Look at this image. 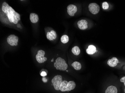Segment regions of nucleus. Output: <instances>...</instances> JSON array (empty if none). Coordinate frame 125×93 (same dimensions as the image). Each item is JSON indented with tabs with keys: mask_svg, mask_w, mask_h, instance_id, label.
Listing matches in <instances>:
<instances>
[{
	"mask_svg": "<svg viewBox=\"0 0 125 93\" xmlns=\"http://www.w3.org/2000/svg\"><path fill=\"white\" fill-rule=\"evenodd\" d=\"M96 52V47L92 45H90L86 50V52L87 54L90 55L93 54Z\"/></svg>",
	"mask_w": 125,
	"mask_h": 93,
	"instance_id": "nucleus-11",
	"label": "nucleus"
},
{
	"mask_svg": "<svg viewBox=\"0 0 125 93\" xmlns=\"http://www.w3.org/2000/svg\"><path fill=\"white\" fill-rule=\"evenodd\" d=\"M117 88L112 85L108 87L105 91V93H117Z\"/></svg>",
	"mask_w": 125,
	"mask_h": 93,
	"instance_id": "nucleus-13",
	"label": "nucleus"
},
{
	"mask_svg": "<svg viewBox=\"0 0 125 93\" xmlns=\"http://www.w3.org/2000/svg\"><path fill=\"white\" fill-rule=\"evenodd\" d=\"M69 41V38L68 35H64L61 37V41L62 43H67Z\"/></svg>",
	"mask_w": 125,
	"mask_h": 93,
	"instance_id": "nucleus-18",
	"label": "nucleus"
},
{
	"mask_svg": "<svg viewBox=\"0 0 125 93\" xmlns=\"http://www.w3.org/2000/svg\"><path fill=\"white\" fill-rule=\"evenodd\" d=\"M17 27L18 28H20L21 29L22 28V27L21 26L20 24H17Z\"/></svg>",
	"mask_w": 125,
	"mask_h": 93,
	"instance_id": "nucleus-23",
	"label": "nucleus"
},
{
	"mask_svg": "<svg viewBox=\"0 0 125 93\" xmlns=\"http://www.w3.org/2000/svg\"><path fill=\"white\" fill-rule=\"evenodd\" d=\"M72 66L76 70H79L81 68V65L78 61H75L72 64Z\"/></svg>",
	"mask_w": 125,
	"mask_h": 93,
	"instance_id": "nucleus-17",
	"label": "nucleus"
},
{
	"mask_svg": "<svg viewBox=\"0 0 125 93\" xmlns=\"http://www.w3.org/2000/svg\"><path fill=\"white\" fill-rule=\"evenodd\" d=\"M54 61V59H52V60H51V62H53V61Z\"/></svg>",
	"mask_w": 125,
	"mask_h": 93,
	"instance_id": "nucleus-24",
	"label": "nucleus"
},
{
	"mask_svg": "<svg viewBox=\"0 0 125 93\" xmlns=\"http://www.w3.org/2000/svg\"><path fill=\"white\" fill-rule=\"evenodd\" d=\"M54 66L57 70H60L62 71L66 70L68 65L66 64L65 60L61 57H58L54 63Z\"/></svg>",
	"mask_w": 125,
	"mask_h": 93,
	"instance_id": "nucleus-2",
	"label": "nucleus"
},
{
	"mask_svg": "<svg viewBox=\"0 0 125 93\" xmlns=\"http://www.w3.org/2000/svg\"><path fill=\"white\" fill-rule=\"evenodd\" d=\"M42 81H43L44 83H46L47 82V79L46 78H45V77H43L42 78Z\"/></svg>",
	"mask_w": 125,
	"mask_h": 93,
	"instance_id": "nucleus-22",
	"label": "nucleus"
},
{
	"mask_svg": "<svg viewBox=\"0 0 125 93\" xmlns=\"http://www.w3.org/2000/svg\"><path fill=\"white\" fill-rule=\"evenodd\" d=\"M77 11V8L75 5H70L67 7V12L70 16H74Z\"/></svg>",
	"mask_w": 125,
	"mask_h": 93,
	"instance_id": "nucleus-7",
	"label": "nucleus"
},
{
	"mask_svg": "<svg viewBox=\"0 0 125 93\" xmlns=\"http://www.w3.org/2000/svg\"><path fill=\"white\" fill-rule=\"evenodd\" d=\"M47 38L50 41L55 39L57 38V34L55 31L52 30L50 32H48L47 34Z\"/></svg>",
	"mask_w": 125,
	"mask_h": 93,
	"instance_id": "nucleus-10",
	"label": "nucleus"
},
{
	"mask_svg": "<svg viewBox=\"0 0 125 93\" xmlns=\"http://www.w3.org/2000/svg\"><path fill=\"white\" fill-rule=\"evenodd\" d=\"M40 75H41V76H42V77H44L47 75V73L46 72H45V71H43V72H42L41 73H40Z\"/></svg>",
	"mask_w": 125,
	"mask_h": 93,
	"instance_id": "nucleus-20",
	"label": "nucleus"
},
{
	"mask_svg": "<svg viewBox=\"0 0 125 93\" xmlns=\"http://www.w3.org/2000/svg\"><path fill=\"white\" fill-rule=\"evenodd\" d=\"M76 86V84L73 81H69L68 83V85L67 86V91H70L73 90Z\"/></svg>",
	"mask_w": 125,
	"mask_h": 93,
	"instance_id": "nucleus-14",
	"label": "nucleus"
},
{
	"mask_svg": "<svg viewBox=\"0 0 125 93\" xmlns=\"http://www.w3.org/2000/svg\"><path fill=\"white\" fill-rule=\"evenodd\" d=\"M2 9V11L7 14L10 22L17 24L18 21L20 20V15L18 13L15 11L11 7L5 2L3 3Z\"/></svg>",
	"mask_w": 125,
	"mask_h": 93,
	"instance_id": "nucleus-1",
	"label": "nucleus"
},
{
	"mask_svg": "<svg viewBox=\"0 0 125 93\" xmlns=\"http://www.w3.org/2000/svg\"><path fill=\"white\" fill-rule=\"evenodd\" d=\"M52 83L55 89L57 91L60 90V86L62 82V78L61 75H56L52 79Z\"/></svg>",
	"mask_w": 125,
	"mask_h": 93,
	"instance_id": "nucleus-3",
	"label": "nucleus"
},
{
	"mask_svg": "<svg viewBox=\"0 0 125 93\" xmlns=\"http://www.w3.org/2000/svg\"><path fill=\"white\" fill-rule=\"evenodd\" d=\"M68 83L67 81H64L62 82L60 87V90L61 91H67L66 87Z\"/></svg>",
	"mask_w": 125,
	"mask_h": 93,
	"instance_id": "nucleus-15",
	"label": "nucleus"
},
{
	"mask_svg": "<svg viewBox=\"0 0 125 93\" xmlns=\"http://www.w3.org/2000/svg\"><path fill=\"white\" fill-rule=\"evenodd\" d=\"M30 19L32 23H36L38 21L39 17L36 13H32L30 14Z\"/></svg>",
	"mask_w": 125,
	"mask_h": 93,
	"instance_id": "nucleus-12",
	"label": "nucleus"
},
{
	"mask_svg": "<svg viewBox=\"0 0 125 93\" xmlns=\"http://www.w3.org/2000/svg\"><path fill=\"white\" fill-rule=\"evenodd\" d=\"M45 52L42 50H39L38 52V54L36 56V60L40 63H44L47 60L46 57H44Z\"/></svg>",
	"mask_w": 125,
	"mask_h": 93,
	"instance_id": "nucleus-4",
	"label": "nucleus"
},
{
	"mask_svg": "<svg viewBox=\"0 0 125 93\" xmlns=\"http://www.w3.org/2000/svg\"><path fill=\"white\" fill-rule=\"evenodd\" d=\"M72 52L75 55L78 56L80 54L81 52L80 49L78 46H75L72 48Z\"/></svg>",
	"mask_w": 125,
	"mask_h": 93,
	"instance_id": "nucleus-16",
	"label": "nucleus"
},
{
	"mask_svg": "<svg viewBox=\"0 0 125 93\" xmlns=\"http://www.w3.org/2000/svg\"><path fill=\"white\" fill-rule=\"evenodd\" d=\"M109 4L107 3V2H103L102 3V8L103 9H105V10L108 9L109 8Z\"/></svg>",
	"mask_w": 125,
	"mask_h": 93,
	"instance_id": "nucleus-19",
	"label": "nucleus"
},
{
	"mask_svg": "<svg viewBox=\"0 0 125 93\" xmlns=\"http://www.w3.org/2000/svg\"><path fill=\"white\" fill-rule=\"evenodd\" d=\"M120 82H123L124 83V86H125V76L123 77L120 79Z\"/></svg>",
	"mask_w": 125,
	"mask_h": 93,
	"instance_id": "nucleus-21",
	"label": "nucleus"
},
{
	"mask_svg": "<svg viewBox=\"0 0 125 93\" xmlns=\"http://www.w3.org/2000/svg\"><path fill=\"white\" fill-rule=\"evenodd\" d=\"M119 63V60L116 57H112L111 59L108 60L107 63L109 66L111 67H114L117 66Z\"/></svg>",
	"mask_w": 125,
	"mask_h": 93,
	"instance_id": "nucleus-9",
	"label": "nucleus"
},
{
	"mask_svg": "<svg viewBox=\"0 0 125 93\" xmlns=\"http://www.w3.org/2000/svg\"><path fill=\"white\" fill-rule=\"evenodd\" d=\"M7 41L8 44L11 46H17L18 37L14 35H11L8 37Z\"/></svg>",
	"mask_w": 125,
	"mask_h": 93,
	"instance_id": "nucleus-5",
	"label": "nucleus"
},
{
	"mask_svg": "<svg viewBox=\"0 0 125 93\" xmlns=\"http://www.w3.org/2000/svg\"></svg>",
	"mask_w": 125,
	"mask_h": 93,
	"instance_id": "nucleus-26",
	"label": "nucleus"
},
{
	"mask_svg": "<svg viewBox=\"0 0 125 93\" xmlns=\"http://www.w3.org/2000/svg\"><path fill=\"white\" fill-rule=\"evenodd\" d=\"M66 71H67V72H68V70H66Z\"/></svg>",
	"mask_w": 125,
	"mask_h": 93,
	"instance_id": "nucleus-25",
	"label": "nucleus"
},
{
	"mask_svg": "<svg viewBox=\"0 0 125 93\" xmlns=\"http://www.w3.org/2000/svg\"><path fill=\"white\" fill-rule=\"evenodd\" d=\"M89 10L91 13L93 14H97L99 13L100 10V7L98 4L96 3H91L88 6Z\"/></svg>",
	"mask_w": 125,
	"mask_h": 93,
	"instance_id": "nucleus-6",
	"label": "nucleus"
},
{
	"mask_svg": "<svg viewBox=\"0 0 125 93\" xmlns=\"http://www.w3.org/2000/svg\"><path fill=\"white\" fill-rule=\"evenodd\" d=\"M88 22L86 20H81L78 21L77 23L79 28L81 30H85L88 28Z\"/></svg>",
	"mask_w": 125,
	"mask_h": 93,
	"instance_id": "nucleus-8",
	"label": "nucleus"
}]
</instances>
